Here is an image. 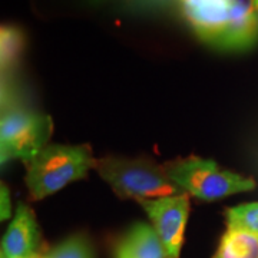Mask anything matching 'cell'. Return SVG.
<instances>
[{"mask_svg":"<svg viewBox=\"0 0 258 258\" xmlns=\"http://www.w3.org/2000/svg\"><path fill=\"white\" fill-rule=\"evenodd\" d=\"M197 36L225 50H245L258 40L255 0H179Z\"/></svg>","mask_w":258,"mask_h":258,"instance_id":"1","label":"cell"},{"mask_svg":"<svg viewBox=\"0 0 258 258\" xmlns=\"http://www.w3.org/2000/svg\"><path fill=\"white\" fill-rule=\"evenodd\" d=\"M96 164L88 145H46L26 162V185L33 200H43L82 179Z\"/></svg>","mask_w":258,"mask_h":258,"instance_id":"2","label":"cell"},{"mask_svg":"<svg viewBox=\"0 0 258 258\" xmlns=\"http://www.w3.org/2000/svg\"><path fill=\"white\" fill-rule=\"evenodd\" d=\"M95 168L120 198L138 201L185 194L168 178L164 166L144 158L105 157Z\"/></svg>","mask_w":258,"mask_h":258,"instance_id":"3","label":"cell"},{"mask_svg":"<svg viewBox=\"0 0 258 258\" xmlns=\"http://www.w3.org/2000/svg\"><path fill=\"white\" fill-rule=\"evenodd\" d=\"M168 178L185 194L204 201H215L255 188L251 178L221 169L214 161L189 157L164 165Z\"/></svg>","mask_w":258,"mask_h":258,"instance_id":"4","label":"cell"},{"mask_svg":"<svg viewBox=\"0 0 258 258\" xmlns=\"http://www.w3.org/2000/svg\"><path fill=\"white\" fill-rule=\"evenodd\" d=\"M50 135L52 119L47 115L18 108L3 112L0 125L2 162L15 158L28 162L46 147Z\"/></svg>","mask_w":258,"mask_h":258,"instance_id":"5","label":"cell"},{"mask_svg":"<svg viewBox=\"0 0 258 258\" xmlns=\"http://www.w3.org/2000/svg\"><path fill=\"white\" fill-rule=\"evenodd\" d=\"M138 203L151 218L169 257L179 258L185 224L189 212L188 194L154 200H138Z\"/></svg>","mask_w":258,"mask_h":258,"instance_id":"6","label":"cell"},{"mask_svg":"<svg viewBox=\"0 0 258 258\" xmlns=\"http://www.w3.org/2000/svg\"><path fill=\"white\" fill-rule=\"evenodd\" d=\"M40 230L35 214L23 203L18 204L13 221L2 240L3 258H37L40 249Z\"/></svg>","mask_w":258,"mask_h":258,"instance_id":"7","label":"cell"},{"mask_svg":"<svg viewBox=\"0 0 258 258\" xmlns=\"http://www.w3.org/2000/svg\"><path fill=\"white\" fill-rule=\"evenodd\" d=\"M115 258H171L154 227L137 222L116 244Z\"/></svg>","mask_w":258,"mask_h":258,"instance_id":"8","label":"cell"},{"mask_svg":"<svg viewBox=\"0 0 258 258\" xmlns=\"http://www.w3.org/2000/svg\"><path fill=\"white\" fill-rule=\"evenodd\" d=\"M214 258H258V235L249 231L228 228L221 237Z\"/></svg>","mask_w":258,"mask_h":258,"instance_id":"9","label":"cell"},{"mask_svg":"<svg viewBox=\"0 0 258 258\" xmlns=\"http://www.w3.org/2000/svg\"><path fill=\"white\" fill-rule=\"evenodd\" d=\"M25 49V35L16 26H2L0 35V59L3 75L18 66L19 59Z\"/></svg>","mask_w":258,"mask_h":258,"instance_id":"10","label":"cell"},{"mask_svg":"<svg viewBox=\"0 0 258 258\" xmlns=\"http://www.w3.org/2000/svg\"><path fill=\"white\" fill-rule=\"evenodd\" d=\"M39 258H93V251L83 234H75Z\"/></svg>","mask_w":258,"mask_h":258,"instance_id":"11","label":"cell"},{"mask_svg":"<svg viewBox=\"0 0 258 258\" xmlns=\"http://www.w3.org/2000/svg\"><path fill=\"white\" fill-rule=\"evenodd\" d=\"M227 227L249 231L258 235V203L242 204L225 212Z\"/></svg>","mask_w":258,"mask_h":258,"instance_id":"12","label":"cell"},{"mask_svg":"<svg viewBox=\"0 0 258 258\" xmlns=\"http://www.w3.org/2000/svg\"><path fill=\"white\" fill-rule=\"evenodd\" d=\"M10 217V197L9 189L2 186V220H8Z\"/></svg>","mask_w":258,"mask_h":258,"instance_id":"13","label":"cell"},{"mask_svg":"<svg viewBox=\"0 0 258 258\" xmlns=\"http://www.w3.org/2000/svg\"><path fill=\"white\" fill-rule=\"evenodd\" d=\"M255 8H257V12H258V0H255Z\"/></svg>","mask_w":258,"mask_h":258,"instance_id":"14","label":"cell"},{"mask_svg":"<svg viewBox=\"0 0 258 258\" xmlns=\"http://www.w3.org/2000/svg\"><path fill=\"white\" fill-rule=\"evenodd\" d=\"M2 258H3V257H2ZM37 258H39V257H37Z\"/></svg>","mask_w":258,"mask_h":258,"instance_id":"15","label":"cell"}]
</instances>
